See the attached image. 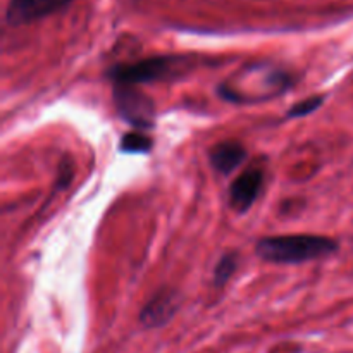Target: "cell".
<instances>
[{
  "instance_id": "6da1fadb",
  "label": "cell",
  "mask_w": 353,
  "mask_h": 353,
  "mask_svg": "<svg viewBox=\"0 0 353 353\" xmlns=\"http://www.w3.org/2000/svg\"><path fill=\"white\" fill-rule=\"evenodd\" d=\"M340 248L336 240L317 234H281L261 238L255 245L259 259L269 264L295 265L321 261L334 255Z\"/></svg>"
},
{
  "instance_id": "7a4b0ae2",
  "label": "cell",
  "mask_w": 353,
  "mask_h": 353,
  "mask_svg": "<svg viewBox=\"0 0 353 353\" xmlns=\"http://www.w3.org/2000/svg\"><path fill=\"white\" fill-rule=\"evenodd\" d=\"M192 68L186 57L178 55H157V57L141 59L130 64H117L109 69V78L114 85L137 86L140 83L165 81L181 76Z\"/></svg>"
},
{
  "instance_id": "3957f363",
  "label": "cell",
  "mask_w": 353,
  "mask_h": 353,
  "mask_svg": "<svg viewBox=\"0 0 353 353\" xmlns=\"http://www.w3.org/2000/svg\"><path fill=\"white\" fill-rule=\"evenodd\" d=\"M114 103L123 119L140 130L154 126V102L145 93L138 92L137 86L114 85Z\"/></svg>"
},
{
  "instance_id": "277c9868",
  "label": "cell",
  "mask_w": 353,
  "mask_h": 353,
  "mask_svg": "<svg viewBox=\"0 0 353 353\" xmlns=\"http://www.w3.org/2000/svg\"><path fill=\"white\" fill-rule=\"evenodd\" d=\"M264 169L261 165L247 169L241 172L230 186V205L236 212H247L255 200L259 199L264 186Z\"/></svg>"
},
{
  "instance_id": "5b68a950",
  "label": "cell",
  "mask_w": 353,
  "mask_h": 353,
  "mask_svg": "<svg viewBox=\"0 0 353 353\" xmlns=\"http://www.w3.org/2000/svg\"><path fill=\"white\" fill-rule=\"evenodd\" d=\"M71 0H9L6 21L10 26L33 23L65 7Z\"/></svg>"
},
{
  "instance_id": "8992f818",
  "label": "cell",
  "mask_w": 353,
  "mask_h": 353,
  "mask_svg": "<svg viewBox=\"0 0 353 353\" xmlns=\"http://www.w3.org/2000/svg\"><path fill=\"white\" fill-rule=\"evenodd\" d=\"M179 309V295L176 290L162 288L140 312V323L145 327H162L174 317Z\"/></svg>"
},
{
  "instance_id": "52a82bcc",
  "label": "cell",
  "mask_w": 353,
  "mask_h": 353,
  "mask_svg": "<svg viewBox=\"0 0 353 353\" xmlns=\"http://www.w3.org/2000/svg\"><path fill=\"white\" fill-rule=\"evenodd\" d=\"M247 159V148L236 140H226L214 145L209 152V161L212 168L221 174L228 176Z\"/></svg>"
},
{
  "instance_id": "ba28073f",
  "label": "cell",
  "mask_w": 353,
  "mask_h": 353,
  "mask_svg": "<svg viewBox=\"0 0 353 353\" xmlns=\"http://www.w3.org/2000/svg\"><path fill=\"white\" fill-rule=\"evenodd\" d=\"M238 254L234 252H230V254L223 255L219 259V262L216 264V269H214V286L217 288H223L238 269Z\"/></svg>"
},
{
  "instance_id": "9c48e42d",
  "label": "cell",
  "mask_w": 353,
  "mask_h": 353,
  "mask_svg": "<svg viewBox=\"0 0 353 353\" xmlns=\"http://www.w3.org/2000/svg\"><path fill=\"white\" fill-rule=\"evenodd\" d=\"M152 145L154 141L150 137L143 134L141 131H131L121 138L119 148L121 152H126V154H147Z\"/></svg>"
},
{
  "instance_id": "30bf717a",
  "label": "cell",
  "mask_w": 353,
  "mask_h": 353,
  "mask_svg": "<svg viewBox=\"0 0 353 353\" xmlns=\"http://www.w3.org/2000/svg\"><path fill=\"white\" fill-rule=\"evenodd\" d=\"M324 100H326V97L324 95H312L305 100H300V102H296L295 105L288 110V117H292V119H299V117L309 116V114L316 112V110L323 105Z\"/></svg>"
},
{
  "instance_id": "8fae6325",
  "label": "cell",
  "mask_w": 353,
  "mask_h": 353,
  "mask_svg": "<svg viewBox=\"0 0 353 353\" xmlns=\"http://www.w3.org/2000/svg\"><path fill=\"white\" fill-rule=\"evenodd\" d=\"M72 176H74V164H72L71 159L65 157L64 161H61L57 169V188L62 190L69 186V183L72 181Z\"/></svg>"
}]
</instances>
